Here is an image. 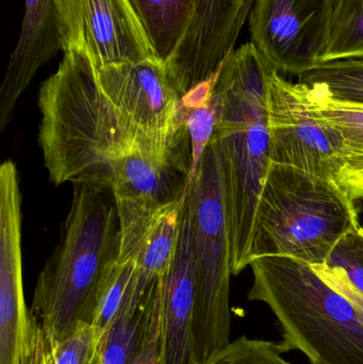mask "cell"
<instances>
[{
    "instance_id": "cell-1",
    "label": "cell",
    "mask_w": 363,
    "mask_h": 364,
    "mask_svg": "<svg viewBox=\"0 0 363 364\" xmlns=\"http://www.w3.org/2000/svg\"><path fill=\"white\" fill-rule=\"evenodd\" d=\"M38 145L49 181L99 184L117 158L143 153L161 160L192 157L191 141L170 146L139 132L108 100L91 55L72 47L38 92Z\"/></svg>"
},
{
    "instance_id": "cell-2",
    "label": "cell",
    "mask_w": 363,
    "mask_h": 364,
    "mask_svg": "<svg viewBox=\"0 0 363 364\" xmlns=\"http://www.w3.org/2000/svg\"><path fill=\"white\" fill-rule=\"evenodd\" d=\"M277 70L251 42L234 49L217 73V143L225 179L232 275L251 264L258 203L270 168L269 81Z\"/></svg>"
},
{
    "instance_id": "cell-3",
    "label": "cell",
    "mask_w": 363,
    "mask_h": 364,
    "mask_svg": "<svg viewBox=\"0 0 363 364\" xmlns=\"http://www.w3.org/2000/svg\"><path fill=\"white\" fill-rule=\"evenodd\" d=\"M119 257L114 195L100 184L72 183L61 239L38 275L30 308L48 341L57 343L80 323H93Z\"/></svg>"
},
{
    "instance_id": "cell-4",
    "label": "cell",
    "mask_w": 363,
    "mask_h": 364,
    "mask_svg": "<svg viewBox=\"0 0 363 364\" xmlns=\"http://www.w3.org/2000/svg\"><path fill=\"white\" fill-rule=\"evenodd\" d=\"M247 299L268 306L283 352L311 364H363V311L322 279L309 263L289 256L255 259Z\"/></svg>"
},
{
    "instance_id": "cell-5",
    "label": "cell",
    "mask_w": 363,
    "mask_h": 364,
    "mask_svg": "<svg viewBox=\"0 0 363 364\" xmlns=\"http://www.w3.org/2000/svg\"><path fill=\"white\" fill-rule=\"evenodd\" d=\"M359 225L355 200L338 183L271 164L258 203L251 262L289 256L326 264L338 242Z\"/></svg>"
},
{
    "instance_id": "cell-6",
    "label": "cell",
    "mask_w": 363,
    "mask_h": 364,
    "mask_svg": "<svg viewBox=\"0 0 363 364\" xmlns=\"http://www.w3.org/2000/svg\"><path fill=\"white\" fill-rule=\"evenodd\" d=\"M185 205L195 280L194 338L198 360L230 343L232 272L223 162L215 140L207 147Z\"/></svg>"
},
{
    "instance_id": "cell-7",
    "label": "cell",
    "mask_w": 363,
    "mask_h": 364,
    "mask_svg": "<svg viewBox=\"0 0 363 364\" xmlns=\"http://www.w3.org/2000/svg\"><path fill=\"white\" fill-rule=\"evenodd\" d=\"M268 126L271 164L291 166L340 186L342 143L338 132L311 109L308 87L278 72L269 81Z\"/></svg>"
},
{
    "instance_id": "cell-8",
    "label": "cell",
    "mask_w": 363,
    "mask_h": 364,
    "mask_svg": "<svg viewBox=\"0 0 363 364\" xmlns=\"http://www.w3.org/2000/svg\"><path fill=\"white\" fill-rule=\"evenodd\" d=\"M96 70L104 95L134 129L170 146L191 141L181 110L183 97L163 62H121Z\"/></svg>"
},
{
    "instance_id": "cell-9",
    "label": "cell",
    "mask_w": 363,
    "mask_h": 364,
    "mask_svg": "<svg viewBox=\"0 0 363 364\" xmlns=\"http://www.w3.org/2000/svg\"><path fill=\"white\" fill-rule=\"evenodd\" d=\"M334 0H255L251 42L279 74L300 76L323 63Z\"/></svg>"
},
{
    "instance_id": "cell-10",
    "label": "cell",
    "mask_w": 363,
    "mask_h": 364,
    "mask_svg": "<svg viewBox=\"0 0 363 364\" xmlns=\"http://www.w3.org/2000/svg\"><path fill=\"white\" fill-rule=\"evenodd\" d=\"M59 4L63 53L82 49L97 68L158 59L130 0H59Z\"/></svg>"
},
{
    "instance_id": "cell-11",
    "label": "cell",
    "mask_w": 363,
    "mask_h": 364,
    "mask_svg": "<svg viewBox=\"0 0 363 364\" xmlns=\"http://www.w3.org/2000/svg\"><path fill=\"white\" fill-rule=\"evenodd\" d=\"M255 0H195L185 38L168 63L181 97L217 74L234 50Z\"/></svg>"
},
{
    "instance_id": "cell-12",
    "label": "cell",
    "mask_w": 363,
    "mask_h": 364,
    "mask_svg": "<svg viewBox=\"0 0 363 364\" xmlns=\"http://www.w3.org/2000/svg\"><path fill=\"white\" fill-rule=\"evenodd\" d=\"M21 205L18 191L0 194V364H32L42 331L23 295Z\"/></svg>"
},
{
    "instance_id": "cell-13",
    "label": "cell",
    "mask_w": 363,
    "mask_h": 364,
    "mask_svg": "<svg viewBox=\"0 0 363 364\" xmlns=\"http://www.w3.org/2000/svg\"><path fill=\"white\" fill-rule=\"evenodd\" d=\"M160 284L159 364L197 363L194 338L195 280L192 262L191 227L183 205L176 250Z\"/></svg>"
},
{
    "instance_id": "cell-14",
    "label": "cell",
    "mask_w": 363,
    "mask_h": 364,
    "mask_svg": "<svg viewBox=\"0 0 363 364\" xmlns=\"http://www.w3.org/2000/svg\"><path fill=\"white\" fill-rule=\"evenodd\" d=\"M187 197L168 205L115 199L119 220V262L136 263L143 288H148L170 267Z\"/></svg>"
},
{
    "instance_id": "cell-15",
    "label": "cell",
    "mask_w": 363,
    "mask_h": 364,
    "mask_svg": "<svg viewBox=\"0 0 363 364\" xmlns=\"http://www.w3.org/2000/svg\"><path fill=\"white\" fill-rule=\"evenodd\" d=\"M21 36L0 87V132L12 119L19 96L36 72L63 50L59 0H25Z\"/></svg>"
},
{
    "instance_id": "cell-16",
    "label": "cell",
    "mask_w": 363,
    "mask_h": 364,
    "mask_svg": "<svg viewBox=\"0 0 363 364\" xmlns=\"http://www.w3.org/2000/svg\"><path fill=\"white\" fill-rule=\"evenodd\" d=\"M191 157L161 160L143 153L117 158L109 164L100 186L115 199L173 205L189 193Z\"/></svg>"
},
{
    "instance_id": "cell-17",
    "label": "cell",
    "mask_w": 363,
    "mask_h": 364,
    "mask_svg": "<svg viewBox=\"0 0 363 364\" xmlns=\"http://www.w3.org/2000/svg\"><path fill=\"white\" fill-rule=\"evenodd\" d=\"M308 87L315 117L338 132L342 143L340 186L354 199H363V105L340 102L317 87Z\"/></svg>"
},
{
    "instance_id": "cell-18",
    "label": "cell",
    "mask_w": 363,
    "mask_h": 364,
    "mask_svg": "<svg viewBox=\"0 0 363 364\" xmlns=\"http://www.w3.org/2000/svg\"><path fill=\"white\" fill-rule=\"evenodd\" d=\"M158 59L164 64L174 55L193 17L195 0H130Z\"/></svg>"
},
{
    "instance_id": "cell-19",
    "label": "cell",
    "mask_w": 363,
    "mask_h": 364,
    "mask_svg": "<svg viewBox=\"0 0 363 364\" xmlns=\"http://www.w3.org/2000/svg\"><path fill=\"white\" fill-rule=\"evenodd\" d=\"M151 284L144 297L132 296L124 303L102 337L100 364H134L144 337L151 308Z\"/></svg>"
},
{
    "instance_id": "cell-20",
    "label": "cell",
    "mask_w": 363,
    "mask_h": 364,
    "mask_svg": "<svg viewBox=\"0 0 363 364\" xmlns=\"http://www.w3.org/2000/svg\"><path fill=\"white\" fill-rule=\"evenodd\" d=\"M217 78V74L181 98V110L191 139L192 164L189 190L195 181L202 155L212 141L217 129V107L213 97Z\"/></svg>"
},
{
    "instance_id": "cell-21",
    "label": "cell",
    "mask_w": 363,
    "mask_h": 364,
    "mask_svg": "<svg viewBox=\"0 0 363 364\" xmlns=\"http://www.w3.org/2000/svg\"><path fill=\"white\" fill-rule=\"evenodd\" d=\"M363 59V0H334L324 62Z\"/></svg>"
},
{
    "instance_id": "cell-22",
    "label": "cell",
    "mask_w": 363,
    "mask_h": 364,
    "mask_svg": "<svg viewBox=\"0 0 363 364\" xmlns=\"http://www.w3.org/2000/svg\"><path fill=\"white\" fill-rule=\"evenodd\" d=\"M298 78L334 100L363 105V59L324 62Z\"/></svg>"
},
{
    "instance_id": "cell-23",
    "label": "cell",
    "mask_w": 363,
    "mask_h": 364,
    "mask_svg": "<svg viewBox=\"0 0 363 364\" xmlns=\"http://www.w3.org/2000/svg\"><path fill=\"white\" fill-rule=\"evenodd\" d=\"M283 354L278 342L242 336L195 364H292Z\"/></svg>"
},
{
    "instance_id": "cell-24",
    "label": "cell",
    "mask_w": 363,
    "mask_h": 364,
    "mask_svg": "<svg viewBox=\"0 0 363 364\" xmlns=\"http://www.w3.org/2000/svg\"><path fill=\"white\" fill-rule=\"evenodd\" d=\"M102 341L93 324L80 323L61 341H48L51 364H100Z\"/></svg>"
},
{
    "instance_id": "cell-25",
    "label": "cell",
    "mask_w": 363,
    "mask_h": 364,
    "mask_svg": "<svg viewBox=\"0 0 363 364\" xmlns=\"http://www.w3.org/2000/svg\"><path fill=\"white\" fill-rule=\"evenodd\" d=\"M326 265L339 267L363 293V226L356 227L338 242Z\"/></svg>"
},
{
    "instance_id": "cell-26",
    "label": "cell",
    "mask_w": 363,
    "mask_h": 364,
    "mask_svg": "<svg viewBox=\"0 0 363 364\" xmlns=\"http://www.w3.org/2000/svg\"><path fill=\"white\" fill-rule=\"evenodd\" d=\"M313 271L328 284L342 293L363 311V293L358 290L339 267H330L326 264L311 265Z\"/></svg>"
},
{
    "instance_id": "cell-27",
    "label": "cell",
    "mask_w": 363,
    "mask_h": 364,
    "mask_svg": "<svg viewBox=\"0 0 363 364\" xmlns=\"http://www.w3.org/2000/svg\"><path fill=\"white\" fill-rule=\"evenodd\" d=\"M42 329V328H40ZM32 364H51V353L44 331H40V339L34 353Z\"/></svg>"
}]
</instances>
